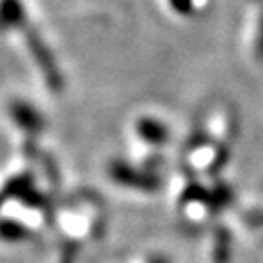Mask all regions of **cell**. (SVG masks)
Here are the masks:
<instances>
[{
    "label": "cell",
    "mask_w": 263,
    "mask_h": 263,
    "mask_svg": "<svg viewBox=\"0 0 263 263\" xmlns=\"http://www.w3.org/2000/svg\"><path fill=\"white\" fill-rule=\"evenodd\" d=\"M139 129H141V135L148 142H162L164 139H166V129H164L160 123L142 121Z\"/></svg>",
    "instance_id": "obj_1"
},
{
    "label": "cell",
    "mask_w": 263,
    "mask_h": 263,
    "mask_svg": "<svg viewBox=\"0 0 263 263\" xmlns=\"http://www.w3.org/2000/svg\"><path fill=\"white\" fill-rule=\"evenodd\" d=\"M172 2V6L181 12V14H185L187 10H191V4H193V0H170Z\"/></svg>",
    "instance_id": "obj_2"
},
{
    "label": "cell",
    "mask_w": 263,
    "mask_h": 263,
    "mask_svg": "<svg viewBox=\"0 0 263 263\" xmlns=\"http://www.w3.org/2000/svg\"><path fill=\"white\" fill-rule=\"evenodd\" d=\"M154 263H166V261H162V259H158V261H154Z\"/></svg>",
    "instance_id": "obj_3"
}]
</instances>
